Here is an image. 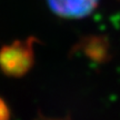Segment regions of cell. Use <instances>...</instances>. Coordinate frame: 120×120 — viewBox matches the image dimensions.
I'll list each match as a JSON object with an SVG mask.
<instances>
[{
    "label": "cell",
    "instance_id": "6da1fadb",
    "mask_svg": "<svg viewBox=\"0 0 120 120\" xmlns=\"http://www.w3.org/2000/svg\"><path fill=\"white\" fill-rule=\"evenodd\" d=\"M36 37L17 39L0 48V71L10 78L25 77L34 66Z\"/></svg>",
    "mask_w": 120,
    "mask_h": 120
},
{
    "label": "cell",
    "instance_id": "7a4b0ae2",
    "mask_svg": "<svg viewBox=\"0 0 120 120\" xmlns=\"http://www.w3.org/2000/svg\"><path fill=\"white\" fill-rule=\"evenodd\" d=\"M99 0H47L48 7L64 19H82L94 12Z\"/></svg>",
    "mask_w": 120,
    "mask_h": 120
},
{
    "label": "cell",
    "instance_id": "3957f363",
    "mask_svg": "<svg viewBox=\"0 0 120 120\" xmlns=\"http://www.w3.org/2000/svg\"><path fill=\"white\" fill-rule=\"evenodd\" d=\"M81 49L86 52L87 56H89V58H92L97 61H100L101 58L106 57L107 55L106 43L102 40H99L98 38L88 39L86 41H83Z\"/></svg>",
    "mask_w": 120,
    "mask_h": 120
},
{
    "label": "cell",
    "instance_id": "277c9868",
    "mask_svg": "<svg viewBox=\"0 0 120 120\" xmlns=\"http://www.w3.org/2000/svg\"><path fill=\"white\" fill-rule=\"evenodd\" d=\"M0 120H11V111L8 103L0 97Z\"/></svg>",
    "mask_w": 120,
    "mask_h": 120
},
{
    "label": "cell",
    "instance_id": "5b68a950",
    "mask_svg": "<svg viewBox=\"0 0 120 120\" xmlns=\"http://www.w3.org/2000/svg\"><path fill=\"white\" fill-rule=\"evenodd\" d=\"M31 120H73V119L70 116H48V115L38 113Z\"/></svg>",
    "mask_w": 120,
    "mask_h": 120
}]
</instances>
